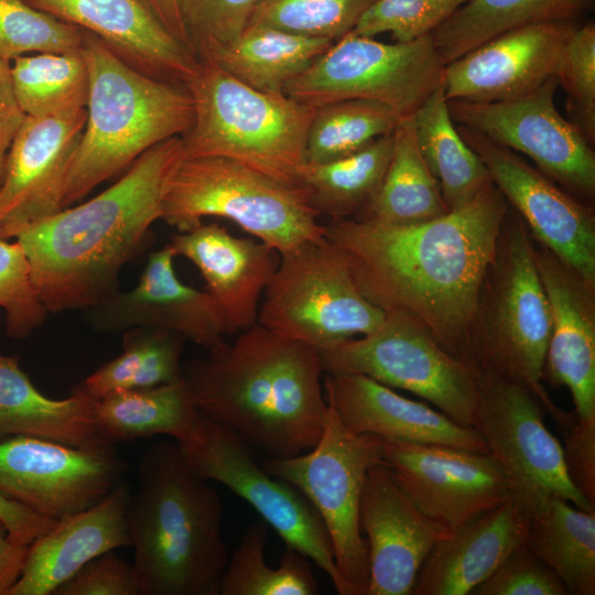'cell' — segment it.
<instances>
[{
    "label": "cell",
    "mask_w": 595,
    "mask_h": 595,
    "mask_svg": "<svg viewBox=\"0 0 595 595\" xmlns=\"http://www.w3.org/2000/svg\"><path fill=\"white\" fill-rule=\"evenodd\" d=\"M508 203L491 182L465 206L419 224L331 219L326 238L346 258L364 295L419 321L465 361L482 280Z\"/></svg>",
    "instance_id": "6da1fadb"
},
{
    "label": "cell",
    "mask_w": 595,
    "mask_h": 595,
    "mask_svg": "<svg viewBox=\"0 0 595 595\" xmlns=\"http://www.w3.org/2000/svg\"><path fill=\"white\" fill-rule=\"evenodd\" d=\"M184 156L182 137L160 142L104 192L17 236L48 313L88 310L119 291L120 271L161 219L169 180Z\"/></svg>",
    "instance_id": "7a4b0ae2"
},
{
    "label": "cell",
    "mask_w": 595,
    "mask_h": 595,
    "mask_svg": "<svg viewBox=\"0 0 595 595\" xmlns=\"http://www.w3.org/2000/svg\"><path fill=\"white\" fill-rule=\"evenodd\" d=\"M321 353L258 323L187 364L183 379L201 414L270 457L315 446L327 411Z\"/></svg>",
    "instance_id": "3957f363"
},
{
    "label": "cell",
    "mask_w": 595,
    "mask_h": 595,
    "mask_svg": "<svg viewBox=\"0 0 595 595\" xmlns=\"http://www.w3.org/2000/svg\"><path fill=\"white\" fill-rule=\"evenodd\" d=\"M126 520L140 595H219L229 562L218 491L160 442L143 455Z\"/></svg>",
    "instance_id": "277c9868"
},
{
    "label": "cell",
    "mask_w": 595,
    "mask_h": 595,
    "mask_svg": "<svg viewBox=\"0 0 595 595\" xmlns=\"http://www.w3.org/2000/svg\"><path fill=\"white\" fill-rule=\"evenodd\" d=\"M82 54L89 75L87 117L68 172L63 208L129 167L155 144L183 137L194 115L186 86L139 72L87 31Z\"/></svg>",
    "instance_id": "5b68a950"
},
{
    "label": "cell",
    "mask_w": 595,
    "mask_h": 595,
    "mask_svg": "<svg viewBox=\"0 0 595 595\" xmlns=\"http://www.w3.org/2000/svg\"><path fill=\"white\" fill-rule=\"evenodd\" d=\"M550 332V306L534 262L532 237L508 205L479 288L466 361L477 372L524 385L567 433L574 418L556 407L543 386Z\"/></svg>",
    "instance_id": "8992f818"
},
{
    "label": "cell",
    "mask_w": 595,
    "mask_h": 595,
    "mask_svg": "<svg viewBox=\"0 0 595 595\" xmlns=\"http://www.w3.org/2000/svg\"><path fill=\"white\" fill-rule=\"evenodd\" d=\"M186 86L194 115L182 137L185 158L231 160L292 186H304L305 147L316 107L266 93L199 61Z\"/></svg>",
    "instance_id": "52a82bcc"
},
{
    "label": "cell",
    "mask_w": 595,
    "mask_h": 595,
    "mask_svg": "<svg viewBox=\"0 0 595 595\" xmlns=\"http://www.w3.org/2000/svg\"><path fill=\"white\" fill-rule=\"evenodd\" d=\"M305 186L281 183L217 156L183 158L169 180L161 219L187 231L205 217L234 221L280 255L326 238Z\"/></svg>",
    "instance_id": "ba28073f"
},
{
    "label": "cell",
    "mask_w": 595,
    "mask_h": 595,
    "mask_svg": "<svg viewBox=\"0 0 595 595\" xmlns=\"http://www.w3.org/2000/svg\"><path fill=\"white\" fill-rule=\"evenodd\" d=\"M386 312L369 301L327 238L280 255L257 323L321 354L377 329Z\"/></svg>",
    "instance_id": "9c48e42d"
},
{
    "label": "cell",
    "mask_w": 595,
    "mask_h": 595,
    "mask_svg": "<svg viewBox=\"0 0 595 595\" xmlns=\"http://www.w3.org/2000/svg\"><path fill=\"white\" fill-rule=\"evenodd\" d=\"M381 461L380 439L347 429L327 403L314 447L292 457H269L262 467L296 488L320 515L348 595H366L369 560L359 507L366 475Z\"/></svg>",
    "instance_id": "30bf717a"
},
{
    "label": "cell",
    "mask_w": 595,
    "mask_h": 595,
    "mask_svg": "<svg viewBox=\"0 0 595 595\" xmlns=\"http://www.w3.org/2000/svg\"><path fill=\"white\" fill-rule=\"evenodd\" d=\"M478 374L473 428L499 463L513 502L527 519L544 512L554 498L595 510L570 478L563 446L543 421V407L522 383Z\"/></svg>",
    "instance_id": "8fae6325"
},
{
    "label": "cell",
    "mask_w": 595,
    "mask_h": 595,
    "mask_svg": "<svg viewBox=\"0 0 595 595\" xmlns=\"http://www.w3.org/2000/svg\"><path fill=\"white\" fill-rule=\"evenodd\" d=\"M443 69L431 35L388 44L350 31L291 79L284 93L313 107L344 99L374 100L403 118L442 85Z\"/></svg>",
    "instance_id": "7c38bea8"
},
{
    "label": "cell",
    "mask_w": 595,
    "mask_h": 595,
    "mask_svg": "<svg viewBox=\"0 0 595 595\" xmlns=\"http://www.w3.org/2000/svg\"><path fill=\"white\" fill-rule=\"evenodd\" d=\"M325 374H359L410 391L455 422L473 426L478 374L452 356L414 317L388 311L370 334L321 354Z\"/></svg>",
    "instance_id": "4fadbf2b"
},
{
    "label": "cell",
    "mask_w": 595,
    "mask_h": 595,
    "mask_svg": "<svg viewBox=\"0 0 595 595\" xmlns=\"http://www.w3.org/2000/svg\"><path fill=\"white\" fill-rule=\"evenodd\" d=\"M175 443L199 477L223 484L248 502L286 547L324 571L339 595H348L329 537L315 508L296 488L260 466L244 439L202 415L197 432Z\"/></svg>",
    "instance_id": "5bb4252c"
},
{
    "label": "cell",
    "mask_w": 595,
    "mask_h": 595,
    "mask_svg": "<svg viewBox=\"0 0 595 595\" xmlns=\"http://www.w3.org/2000/svg\"><path fill=\"white\" fill-rule=\"evenodd\" d=\"M555 76L522 96L491 102L447 100L451 118L487 139L530 158L569 193L595 199V152L582 131L559 112Z\"/></svg>",
    "instance_id": "9a60e30c"
},
{
    "label": "cell",
    "mask_w": 595,
    "mask_h": 595,
    "mask_svg": "<svg viewBox=\"0 0 595 595\" xmlns=\"http://www.w3.org/2000/svg\"><path fill=\"white\" fill-rule=\"evenodd\" d=\"M532 237V236H531ZM533 257L551 314L543 380L566 387L575 405L565 455L595 461V284L532 238Z\"/></svg>",
    "instance_id": "2e32d148"
},
{
    "label": "cell",
    "mask_w": 595,
    "mask_h": 595,
    "mask_svg": "<svg viewBox=\"0 0 595 595\" xmlns=\"http://www.w3.org/2000/svg\"><path fill=\"white\" fill-rule=\"evenodd\" d=\"M126 469L113 445L75 447L26 435L0 440V494L55 520L99 502Z\"/></svg>",
    "instance_id": "e0dca14e"
},
{
    "label": "cell",
    "mask_w": 595,
    "mask_h": 595,
    "mask_svg": "<svg viewBox=\"0 0 595 595\" xmlns=\"http://www.w3.org/2000/svg\"><path fill=\"white\" fill-rule=\"evenodd\" d=\"M380 450L397 483L443 537L511 499L490 453L383 439Z\"/></svg>",
    "instance_id": "ac0fdd59"
},
{
    "label": "cell",
    "mask_w": 595,
    "mask_h": 595,
    "mask_svg": "<svg viewBox=\"0 0 595 595\" xmlns=\"http://www.w3.org/2000/svg\"><path fill=\"white\" fill-rule=\"evenodd\" d=\"M456 125V123H455ZM482 159L491 182L526 223L532 238L586 281L595 284V212L519 153L456 125Z\"/></svg>",
    "instance_id": "d6986e66"
},
{
    "label": "cell",
    "mask_w": 595,
    "mask_h": 595,
    "mask_svg": "<svg viewBox=\"0 0 595 595\" xmlns=\"http://www.w3.org/2000/svg\"><path fill=\"white\" fill-rule=\"evenodd\" d=\"M86 117V108L60 116L26 117L9 150L0 185V238H17L63 209L66 181Z\"/></svg>",
    "instance_id": "ffe728a7"
},
{
    "label": "cell",
    "mask_w": 595,
    "mask_h": 595,
    "mask_svg": "<svg viewBox=\"0 0 595 595\" xmlns=\"http://www.w3.org/2000/svg\"><path fill=\"white\" fill-rule=\"evenodd\" d=\"M170 245L153 251L139 278L128 291H117L86 310V320L101 333H122L152 327L180 334L209 349L229 335L225 317L213 296L183 283L175 271Z\"/></svg>",
    "instance_id": "44dd1931"
},
{
    "label": "cell",
    "mask_w": 595,
    "mask_h": 595,
    "mask_svg": "<svg viewBox=\"0 0 595 595\" xmlns=\"http://www.w3.org/2000/svg\"><path fill=\"white\" fill-rule=\"evenodd\" d=\"M578 21H555L507 31L444 65L447 100L512 99L555 76Z\"/></svg>",
    "instance_id": "7402d4cb"
},
{
    "label": "cell",
    "mask_w": 595,
    "mask_h": 595,
    "mask_svg": "<svg viewBox=\"0 0 595 595\" xmlns=\"http://www.w3.org/2000/svg\"><path fill=\"white\" fill-rule=\"evenodd\" d=\"M359 522L367 536L366 595H411L421 565L444 537L401 488L382 459L367 472Z\"/></svg>",
    "instance_id": "603a6c76"
},
{
    "label": "cell",
    "mask_w": 595,
    "mask_h": 595,
    "mask_svg": "<svg viewBox=\"0 0 595 595\" xmlns=\"http://www.w3.org/2000/svg\"><path fill=\"white\" fill-rule=\"evenodd\" d=\"M323 389L326 402L355 433L489 453L475 428L462 425L426 403L402 397L367 376L326 374Z\"/></svg>",
    "instance_id": "cb8c5ba5"
},
{
    "label": "cell",
    "mask_w": 595,
    "mask_h": 595,
    "mask_svg": "<svg viewBox=\"0 0 595 595\" xmlns=\"http://www.w3.org/2000/svg\"><path fill=\"white\" fill-rule=\"evenodd\" d=\"M24 1L93 33L125 62L151 77L187 86L199 71V60L140 0Z\"/></svg>",
    "instance_id": "d4e9b609"
},
{
    "label": "cell",
    "mask_w": 595,
    "mask_h": 595,
    "mask_svg": "<svg viewBox=\"0 0 595 595\" xmlns=\"http://www.w3.org/2000/svg\"><path fill=\"white\" fill-rule=\"evenodd\" d=\"M190 260L218 304L229 335L255 325L280 253L255 237H236L216 223L177 231L169 244Z\"/></svg>",
    "instance_id": "484cf974"
},
{
    "label": "cell",
    "mask_w": 595,
    "mask_h": 595,
    "mask_svg": "<svg viewBox=\"0 0 595 595\" xmlns=\"http://www.w3.org/2000/svg\"><path fill=\"white\" fill-rule=\"evenodd\" d=\"M130 494L120 483L94 506L57 519L29 544L21 575L8 595H54L93 559L130 547L126 520Z\"/></svg>",
    "instance_id": "4316f807"
},
{
    "label": "cell",
    "mask_w": 595,
    "mask_h": 595,
    "mask_svg": "<svg viewBox=\"0 0 595 595\" xmlns=\"http://www.w3.org/2000/svg\"><path fill=\"white\" fill-rule=\"evenodd\" d=\"M528 519L512 499L440 539L415 577L411 595H466L523 543Z\"/></svg>",
    "instance_id": "83f0119b"
},
{
    "label": "cell",
    "mask_w": 595,
    "mask_h": 595,
    "mask_svg": "<svg viewBox=\"0 0 595 595\" xmlns=\"http://www.w3.org/2000/svg\"><path fill=\"white\" fill-rule=\"evenodd\" d=\"M26 435L75 447L113 445L98 430L93 399L72 389L65 399L41 393L18 357L0 355V440Z\"/></svg>",
    "instance_id": "f1b7e54d"
},
{
    "label": "cell",
    "mask_w": 595,
    "mask_h": 595,
    "mask_svg": "<svg viewBox=\"0 0 595 595\" xmlns=\"http://www.w3.org/2000/svg\"><path fill=\"white\" fill-rule=\"evenodd\" d=\"M334 42L248 24L236 39L213 47L199 61L214 63L253 89L284 93L285 85L306 71Z\"/></svg>",
    "instance_id": "f546056e"
},
{
    "label": "cell",
    "mask_w": 595,
    "mask_h": 595,
    "mask_svg": "<svg viewBox=\"0 0 595 595\" xmlns=\"http://www.w3.org/2000/svg\"><path fill=\"white\" fill-rule=\"evenodd\" d=\"M93 408L99 433L110 444L154 435H169L181 442L192 437L202 422L183 378L112 392L93 400Z\"/></svg>",
    "instance_id": "4dcf8cb0"
},
{
    "label": "cell",
    "mask_w": 595,
    "mask_h": 595,
    "mask_svg": "<svg viewBox=\"0 0 595 595\" xmlns=\"http://www.w3.org/2000/svg\"><path fill=\"white\" fill-rule=\"evenodd\" d=\"M392 139L391 156L377 192L351 218L412 225L447 214L440 185L418 148L411 116L399 120Z\"/></svg>",
    "instance_id": "1f68e13d"
},
{
    "label": "cell",
    "mask_w": 595,
    "mask_h": 595,
    "mask_svg": "<svg viewBox=\"0 0 595 595\" xmlns=\"http://www.w3.org/2000/svg\"><path fill=\"white\" fill-rule=\"evenodd\" d=\"M594 0H469L432 34L445 65L476 46L517 28L578 21Z\"/></svg>",
    "instance_id": "d6a6232c"
},
{
    "label": "cell",
    "mask_w": 595,
    "mask_h": 595,
    "mask_svg": "<svg viewBox=\"0 0 595 595\" xmlns=\"http://www.w3.org/2000/svg\"><path fill=\"white\" fill-rule=\"evenodd\" d=\"M411 117L418 148L440 185L447 209L465 206L491 183V177L482 159L458 133L443 84Z\"/></svg>",
    "instance_id": "836d02e7"
},
{
    "label": "cell",
    "mask_w": 595,
    "mask_h": 595,
    "mask_svg": "<svg viewBox=\"0 0 595 595\" xmlns=\"http://www.w3.org/2000/svg\"><path fill=\"white\" fill-rule=\"evenodd\" d=\"M523 544L556 573L569 594H595V510L554 498L528 519Z\"/></svg>",
    "instance_id": "e575fe53"
},
{
    "label": "cell",
    "mask_w": 595,
    "mask_h": 595,
    "mask_svg": "<svg viewBox=\"0 0 595 595\" xmlns=\"http://www.w3.org/2000/svg\"><path fill=\"white\" fill-rule=\"evenodd\" d=\"M186 339L180 334L134 327L122 332V351L74 389L93 400L112 392L150 388L183 378L181 357Z\"/></svg>",
    "instance_id": "d590c367"
},
{
    "label": "cell",
    "mask_w": 595,
    "mask_h": 595,
    "mask_svg": "<svg viewBox=\"0 0 595 595\" xmlns=\"http://www.w3.org/2000/svg\"><path fill=\"white\" fill-rule=\"evenodd\" d=\"M392 132L347 156L306 163L304 186L318 215L325 214L331 219L351 218L368 204L388 166Z\"/></svg>",
    "instance_id": "8d00e7d4"
},
{
    "label": "cell",
    "mask_w": 595,
    "mask_h": 595,
    "mask_svg": "<svg viewBox=\"0 0 595 595\" xmlns=\"http://www.w3.org/2000/svg\"><path fill=\"white\" fill-rule=\"evenodd\" d=\"M11 78L26 117L60 116L87 106L89 75L82 50L19 56L11 62Z\"/></svg>",
    "instance_id": "74e56055"
},
{
    "label": "cell",
    "mask_w": 595,
    "mask_h": 595,
    "mask_svg": "<svg viewBox=\"0 0 595 595\" xmlns=\"http://www.w3.org/2000/svg\"><path fill=\"white\" fill-rule=\"evenodd\" d=\"M269 526L262 519L244 532L229 556L219 595H316L318 584L306 556L286 547L277 567L266 562Z\"/></svg>",
    "instance_id": "f35d334b"
},
{
    "label": "cell",
    "mask_w": 595,
    "mask_h": 595,
    "mask_svg": "<svg viewBox=\"0 0 595 595\" xmlns=\"http://www.w3.org/2000/svg\"><path fill=\"white\" fill-rule=\"evenodd\" d=\"M400 119L389 106L367 99H344L316 107L306 138V163L353 154L391 133Z\"/></svg>",
    "instance_id": "ab89813d"
},
{
    "label": "cell",
    "mask_w": 595,
    "mask_h": 595,
    "mask_svg": "<svg viewBox=\"0 0 595 595\" xmlns=\"http://www.w3.org/2000/svg\"><path fill=\"white\" fill-rule=\"evenodd\" d=\"M375 0H260L249 24L336 41L353 31Z\"/></svg>",
    "instance_id": "60d3db41"
},
{
    "label": "cell",
    "mask_w": 595,
    "mask_h": 595,
    "mask_svg": "<svg viewBox=\"0 0 595 595\" xmlns=\"http://www.w3.org/2000/svg\"><path fill=\"white\" fill-rule=\"evenodd\" d=\"M84 30L31 7L24 0H0V60L26 53L80 51Z\"/></svg>",
    "instance_id": "b9f144b4"
},
{
    "label": "cell",
    "mask_w": 595,
    "mask_h": 595,
    "mask_svg": "<svg viewBox=\"0 0 595 595\" xmlns=\"http://www.w3.org/2000/svg\"><path fill=\"white\" fill-rule=\"evenodd\" d=\"M555 77L566 94V111L595 145V24H580L569 39Z\"/></svg>",
    "instance_id": "7bdbcfd3"
},
{
    "label": "cell",
    "mask_w": 595,
    "mask_h": 595,
    "mask_svg": "<svg viewBox=\"0 0 595 595\" xmlns=\"http://www.w3.org/2000/svg\"><path fill=\"white\" fill-rule=\"evenodd\" d=\"M469 0H375L357 21L355 34L390 33L404 43L431 35Z\"/></svg>",
    "instance_id": "ee69618b"
},
{
    "label": "cell",
    "mask_w": 595,
    "mask_h": 595,
    "mask_svg": "<svg viewBox=\"0 0 595 595\" xmlns=\"http://www.w3.org/2000/svg\"><path fill=\"white\" fill-rule=\"evenodd\" d=\"M0 307L6 312L7 334L25 338L45 321L48 312L32 281L25 252L17 240L0 238Z\"/></svg>",
    "instance_id": "f6af8a7d"
},
{
    "label": "cell",
    "mask_w": 595,
    "mask_h": 595,
    "mask_svg": "<svg viewBox=\"0 0 595 595\" xmlns=\"http://www.w3.org/2000/svg\"><path fill=\"white\" fill-rule=\"evenodd\" d=\"M260 0H182L186 30L199 60L213 47L236 39L249 24Z\"/></svg>",
    "instance_id": "bcb514c9"
},
{
    "label": "cell",
    "mask_w": 595,
    "mask_h": 595,
    "mask_svg": "<svg viewBox=\"0 0 595 595\" xmlns=\"http://www.w3.org/2000/svg\"><path fill=\"white\" fill-rule=\"evenodd\" d=\"M474 595H566L556 573L523 543L516 547Z\"/></svg>",
    "instance_id": "7dc6e473"
},
{
    "label": "cell",
    "mask_w": 595,
    "mask_h": 595,
    "mask_svg": "<svg viewBox=\"0 0 595 595\" xmlns=\"http://www.w3.org/2000/svg\"><path fill=\"white\" fill-rule=\"evenodd\" d=\"M54 595H140L132 564L106 552L86 563Z\"/></svg>",
    "instance_id": "c3c4849f"
},
{
    "label": "cell",
    "mask_w": 595,
    "mask_h": 595,
    "mask_svg": "<svg viewBox=\"0 0 595 595\" xmlns=\"http://www.w3.org/2000/svg\"><path fill=\"white\" fill-rule=\"evenodd\" d=\"M26 119L17 99L11 62L0 60V185L3 180L9 150Z\"/></svg>",
    "instance_id": "681fc988"
},
{
    "label": "cell",
    "mask_w": 595,
    "mask_h": 595,
    "mask_svg": "<svg viewBox=\"0 0 595 595\" xmlns=\"http://www.w3.org/2000/svg\"><path fill=\"white\" fill-rule=\"evenodd\" d=\"M0 520L10 538L20 544H30L51 530L57 520L39 515L26 506L0 494Z\"/></svg>",
    "instance_id": "f907efd6"
},
{
    "label": "cell",
    "mask_w": 595,
    "mask_h": 595,
    "mask_svg": "<svg viewBox=\"0 0 595 595\" xmlns=\"http://www.w3.org/2000/svg\"><path fill=\"white\" fill-rule=\"evenodd\" d=\"M29 544L13 541L0 520V595H8L19 580Z\"/></svg>",
    "instance_id": "816d5d0a"
},
{
    "label": "cell",
    "mask_w": 595,
    "mask_h": 595,
    "mask_svg": "<svg viewBox=\"0 0 595 595\" xmlns=\"http://www.w3.org/2000/svg\"><path fill=\"white\" fill-rule=\"evenodd\" d=\"M162 26L183 46L194 51L184 22L182 0H140ZM196 56V55H195Z\"/></svg>",
    "instance_id": "f5cc1de1"
}]
</instances>
